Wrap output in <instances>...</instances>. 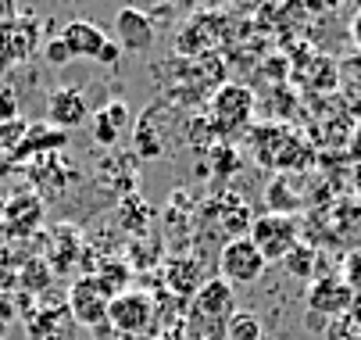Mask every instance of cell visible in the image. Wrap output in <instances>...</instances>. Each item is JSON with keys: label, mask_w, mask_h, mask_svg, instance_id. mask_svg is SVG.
<instances>
[{"label": "cell", "mask_w": 361, "mask_h": 340, "mask_svg": "<svg viewBox=\"0 0 361 340\" xmlns=\"http://www.w3.org/2000/svg\"><path fill=\"white\" fill-rule=\"evenodd\" d=\"M108 326L118 336H154L158 329V301L147 290H118L108 305Z\"/></svg>", "instance_id": "1"}, {"label": "cell", "mask_w": 361, "mask_h": 340, "mask_svg": "<svg viewBox=\"0 0 361 340\" xmlns=\"http://www.w3.org/2000/svg\"><path fill=\"white\" fill-rule=\"evenodd\" d=\"M247 240L262 251L265 262H286V255L300 244V229L293 222V215H257Z\"/></svg>", "instance_id": "2"}, {"label": "cell", "mask_w": 361, "mask_h": 340, "mask_svg": "<svg viewBox=\"0 0 361 340\" xmlns=\"http://www.w3.org/2000/svg\"><path fill=\"white\" fill-rule=\"evenodd\" d=\"M254 119V93L240 83H222L212 97V115L208 122L215 126V133H240L243 126H250Z\"/></svg>", "instance_id": "3"}, {"label": "cell", "mask_w": 361, "mask_h": 340, "mask_svg": "<svg viewBox=\"0 0 361 340\" xmlns=\"http://www.w3.org/2000/svg\"><path fill=\"white\" fill-rule=\"evenodd\" d=\"M265 269L269 262L247 236H233L219 255V279H226L229 286H250L265 276Z\"/></svg>", "instance_id": "4"}, {"label": "cell", "mask_w": 361, "mask_h": 340, "mask_svg": "<svg viewBox=\"0 0 361 340\" xmlns=\"http://www.w3.org/2000/svg\"><path fill=\"white\" fill-rule=\"evenodd\" d=\"M115 298V290L100 279V276H82L75 279L72 294H68V308L75 315L79 326H90V329H100L108 322V305Z\"/></svg>", "instance_id": "5"}, {"label": "cell", "mask_w": 361, "mask_h": 340, "mask_svg": "<svg viewBox=\"0 0 361 340\" xmlns=\"http://www.w3.org/2000/svg\"><path fill=\"white\" fill-rule=\"evenodd\" d=\"M47 119H50V126L61 129V133L86 126V119H90V97H86V90L75 86V83L54 86L50 97H47Z\"/></svg>", "instance_id": "6"}, {"label": "cell", "mask_w": 361, "mask_h": 340, "mask_svg": "<svg viewBox=\"0 0 361 340\" xmlns=\"http://www.w3.org/2000/svg\"><path fill=\"white\" fill-rule=\"evenodd\" d=\"M350 301H354V290L343 279L326 276V279H315L312 290H307V315H319V319L333 322V319L350 312Z\"/></svg>", "instance_id": "7"}, {"label": "cell", "mask_w": 361, "mask_h": 340, "mask_svg": "<svg viewBox=\"0 0 361 340\" xmlns=\"http://www.w3.org/2000/svg\"><path fill=\"white\" fill-rule=\"evenodd\" d=\"M65 143H68V133H61L54 126H32L29 136L22 140V147L15 154H8V165H29V158L32 162L50 158V154H58Z\"/></svg>", "instance_id": "8"}, {"label": "cell", "mask_w": 361, "mask_h": 340, "mask_svg": "<svg viewBox=\"0 0 361 340\" xmlns=\"http://www.w3.org/2000/svg\"><path fill=\"white\" fill-rule=\"evenodd\" d=\"M190 308L200 312V315H208V319H222V322H229L233 312H236V294H233V286H229L226 279L215 276V279H208V283H200V290L193 294Z\"/></svg>", "instance_id": "9"}, {"label": "cell", "mask_w": 361, "mask_h": 340, "mask_svg": "<svg viewBox=\"0 0 361 340\" xmlns=\"http://www.w3.org/2000/svg\"><path fill=\"white\" fill-rule=\"evenodd\" d=\"M115 29H118V47H126V51L133 54H143L150 51V43H154V22L147 11H136V8H122L115 15Z\"/></svg>", "instance_id": "10"}, {"label": "cell", "mask_w": 361, "mask_h": 340, "mask_svg": "<svg viewBox=\"0 0 361 340\" xmlns=\"http://www.w3.org/2000/svg\"><path fill=\"white\" fill-rule=\"evenodd\" d=\"M61 40H65V47H68L72 58H86V61H97L100 47L108 43L104 29H100L93 18H72V22L61 29Z\"/></svg>", "instance_id": "11"}, {"label": "cell", "mask_w": 361, "mask_h": 340, "mask_svg": "<svg viewBox=\"0 0 361 340\" xmlns=\"http://www.w3.org/2000/svg\"><path fill=\"white\" fill-rule=\"evenodd\" d=\"M39 40V29H36V18L29 22H18V25H0V68L4 65H15V61H25L32 54V47Z\"/></svg>", "instance_id": "12"}, {"label": "cell", "mask_w": 361, "mask_h": 340, "mask_svg": "<svg viewBox=\"0 0 361 340\" xmlns=\"http://www.w3.org/2000/svg\"><path fill=\"white\" fill-rule=\"evenodd\" d=\"M39 219H43V201L36 198V193H15V198L4 205L0 226H8V233H15V236H25L39 226Z\"/></svg>", "instance_id": "13"}, {"label": "cell", "mask_w": 361, "mask_h": 340, "mask_svg": "<svg viewBox=\"0 0 361 340\" xmlns=\"http://www.w3.org/2000/svg\"><path fill=\"white\" fill-rule=\"evenodd\" d=\"M129 126V108L122 101H108L100 111L90 115V133L97 143H104V147H111V143H118V133Z\"/></svg>", "instance_id": "14"}, {"label": "cell", "mask_w": 361, "mask_h": 340, "mask_svg": "<svg viewBox=\"0 0 361 340\" xmlns=\"http://www.w3.org/2000/svg\"><path fill=\"white\" fill-rule=\"evenodd\" d=\"M200 269L193 258H172L169 262V272H165V286H169V294H179V298H190L200 290Z\"/></svg>", "instance_id": "15"}, {"label": "cell", "mask_w": 361, "mask_h": 340, "mask_svg": "<svg viewBox=\"0 0 361 340\" xmlns=\"http://www.w3.org/2000/svg\"><path fill=\"white\" fill-rule=\"evenodd\" d=\"M183 336L186 340H229L222 319H208L193 308H186V315H183Z\"/></svg>", "instance_id": "16"}, {"label": "cell", "mask_w": 361, "mask_h": 340, "mask_svg": "<svg viewBox=\"0 0 361 340\" xmlns=\"http://www.w3.org/2000/svg\"><path fill=\"white\" fill-rule=\"evenodd\" d=\"M219 219H222V229H229L233 236H247L254 226V215H250L247 201H240V198H226L219 208Z\"/></svg>", "instance_id": "17"}, {"label": "cell", "mask_w": 361, "mask_h": 340, "mask_svg": "<svg viewBox=\"0 0 361 340\" xmlns=\"http://www.w3.org/2000/svg\"><path fill=\"white\" fill-rule=\"evenodd\" d=\"M54 265L65 272V269H72V262L79 258V244H75V229L72 226H58V233H54Z\"/></svg>", "instance_id": "18"}, {"label": "cell", "mask_w": 361, "mask_h": 340, "mask_svg": "<svg viewBox=\"0 0 361 340\" xmlns=\"http://www.w3.org/2000/svg\"><path fill=\"white\" fill-rule=\"evenodd\" d=\"M229 340H262V319L254 312H233V319L226 322Z\"/></svg>", "instance_id": "19"}, {"label": "cell", "mask_w": 361, "mask_h": 340, "mask_svg": "<svg viewBox=\"0 0 361 340\" xmlns=\"http://www.w3.org/2000/svg\"><path fill=\"white\" fill-rule=\"evenodd\" d=\"M269 208H272V215H290V212H297L300 208V198L293 190H286V179L279 176V179H272V186H269Z\"/></svg>", "instance_id": "20"}, {"label": "cell", "mask_w": 361, "mask_h": 340, "mask_svg": "<svg viewBox=\"0 0 361 340\" xmlns=\"http://www.w3.org/2000/svg\"><path fill=\"white\" fill-rule=\"evenodd\" d=\"M147 219H150V208H147V201H140L136 193H129V198L122 201V208H118V222H122L126 229H133V233H143Z\"/></svg>", "instance_id": "21"}, {"label": "cell", "mask_w": 361, "mask_h": 340, "mask_svg": "<svg viewBox=\"0 0 361 340\" xmlns=\"http://www.w3.org/2000/svg\"><path fill=\"white\" fill-rule=\"evenodd\" d=\"M29 129H32V122L29 119H11V122H0V151L4 154H15L18 147H22V140L29 136Z\"/></svg>", "instance_id": "22"}, {"label": "cell", "mask_w": 361, "mask_h": 340, "mask_svg": "<svg viewBox=\"0 0 361 340\" xmlns=\"http://www.w3.org/2000/svg\"><path fill=\"white\" fill-rule=\"evenodd\" d=\"M293 276H300V279H312L315 276V265H319V255L307 248V244H297L290 255H286V262H283Z\"/></svg>", "instance_id": "23"}, {"label": "cell", "mask_w": 361, "mask_h": 340, "mask_svg": "<svg viewBox=\"0 0 361 340\" xmlns=\"http://www.w3.org/2000/svg\"><path fill=\"white\" fill-rule=\"evenodd\" d=\"M136 151H140L143 158H158V154H161V140H158V133H154L150 119H143V122L136 126Z\"/></svg>", "instance_id": "24"}, {"label": "cell", "mask_w": 361, "mask_h": 340, "mask_svg": "<svg viewBox=\"0 0 361 340\" xmlns=\"http://www.w3.org/2000/svg\"><path fill=\"white\" fill-rule=\"evenodd\" d=\"M326 340H361V326L350 315H340L326 326Z\"/></svg>", "instance_id": "25"}, {"label": "cell", "mask_w": 361, "mask_h": 340, "mask_svg": "<svg viewBox=\"0 0 361 340\" xmlns=\"http://www.w3.org/2000/svg\"><path fill=\"white\" fill-rule=\"evenodd\" d=\"M22 111H18V93H15V86L11 83H0V122H11V119H18Z\"/></svg>", "instance_id": "26"}, {"label": "cell", "mask_w": 361, "mask_h": 340, "mask_svg": "<svg viewBox=\"0 0 361 340\" xmlns=\"http://www.w3.org/2000/svg\"><path fill=\"white\" fill-rule=\"evenodd\" d=\"M43 54H47L50 65H68V61H72V54H68V47H65L61 36H58V40H50V43L43 47Z\"/></svg>", "instance_id": "27"}, {"label": "cell", "mask_w": 361, "mask_h": 340, "mask_svg": "<svg viewBox=\"0 0 361 340\" xmlns=\"http://www.w3.org/2000/svg\"><path fill=\"white\" fill-rule=\"evenodd\" d=\"M118 58H122V47H118L115 40H108L104 47H100V54H97V61H100V65H108V68H115Z\"/></svg>", "instance_id": "28"}, {"label": "cell", "mask_w": 361, "mask_h": 340, "mask_svg": "<svg viewBox=\"0 0 361 340\" xmlns=\"http://www.w3.org/2000/svg\"><path fill=\"white\" fill-rule=\"evenodd\" d=\"M357 326H361V290H357V294H354V301H350V312H347Z\"/></svg>", "instance_id": "29"}, {"label": "cell", "mask_w": 361, "mask_h": 340, "mask_svg": "<svg viewBox=\"0 0 361 340\" xmlns=\"http://www.w3.org/2000/svg\"><path fill=\"white\" fill-rule=\"evenodd\" d=\"M115 340H129V336H115Z\"/></svg>", "instance_id": "30"}, {"label": "cell", "mask_w": 361, "mask_h": 340, "mask_svg": "<svg viewBox=\"0 0 361 340\" xmlns=\"http://www.w3.org/2000/svg\"><path fill=\"white\" fill-rule=\"evenodd\" d=\"M0 329H4V326H0Z\"/></svg>", "instance_id": "31"}]
</instances>
